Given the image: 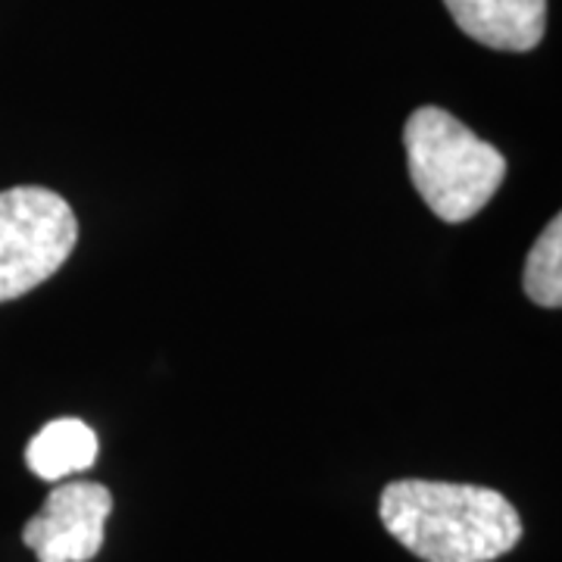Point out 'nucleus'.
I'll use <instances>...</instances> for the list:
<instances>
[{
  "instance_id": "f257e3e1",
  "label": "nucleus",
  "mask_w": 562,
  "mask_h": 562,
  "mask_svg": "<svg viewBox=\"0 0 562 562\" xmlns=\"http://www.w3.org/2000/svg\"><path fill=\"white\" fill-rule=\"evenodd\" d=\"M387 535L425 562H494L522 541V516L482 484L401 479L382 491Z\"/></svg>"
},
{
  "instance_id": "f03ea898",
  "label": "nucleus",
  "mask_w": 562,
  "mask_h": 562,
  "mask_svg": "<svg viewBox=\"0 0 562 562\" xmlns=\"http://www.w3.org/2000/svg\"><path fill=\"white\" fill-rule=\"evenodd\" d=\"M403 147L419 198L450 225L482 213L506 179L501 150L441 106H419L406 120Z\"/></svg>"
},
{
  "instance_id": "7ed1b4c3",
  "label": "nucleus",
  "mask_w": 562,
  "mask_h": 562,
  "mask_svg": "<svg viewBox=\"0 0 562 562\" xmlns=\"http://www.w3.org/2000/svg\"><path fill=\"white\" fill-rule=\"evenodd\" d=\"M76 241L79 222L57 191L38 184L0 191V303L44 284Z\"/></svg>"
},
{
  "instance_id": "20e7f679",
  "label": "nucleus",
  "mask_w": 562,
  "mask_h": 562,
  "mask_svg": "<svg viewBox=\"0 0 562 562\" xmlns=\"http://www.w3.org/2000/svg\"><path fill=\"white\" fill-rule=\"evenodd\" d=\"M113 494L98 482L57 484L38 516L22 528V543L38 562H91L103 547Z\"/></svg>"
},
{
  "instance_id": "39448f33",
  "label": "nucleus",
  "mask_w": 562,
  "mask_h": 562,
  "mask_svg": "<svg viewBox=\"0 0 562 562\" xmlns=\"http://www.w3.org/2000/svg\"><path fill=\"white\" fill-rule=\"evenodd\" d=\"M469 38L494 50H535L547 29V0H443Z\"/></svg>"
},
{
  "instance_id": "423d86ee",
  "label": "nucleus",
  "mask_w": 562,
  "mask_h": 562,
  "mask_svg": "<svg viewBox=\"0 0 562 562\" xmlns=\"http://www.w3.org/2000/svg\"><path fill=\"white\" fill-rule=\"evenodd\" d=\"M98 435L81 419H54L41 428L25 447V465L41 482H63L76 472L91 469L98 460Z\"/></svg>"
},
{
  "instance_id": "0eeeda50",
  "label": "nucleus",
  "mask_w": 562,
  "mask_h": 562,
  "mask_svg": "<svg viewBox=\"0 0 562 562\" xmlns=\"http://www.w3.org/2000/svg\"><path fill=\"white\" fill-rule=\"evenodd\" d=\"M525 294L538 306L560 310L562 306V220L553 216L535 241L522 272Z\"/></svg>"
}]
</instances>
